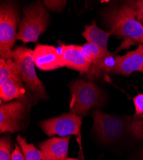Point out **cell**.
<instances>
[{"mask_svg": "<svg viewBox=\"0 0 143 160\" xmlns=\"http://www.w3.org/2000/svg\"><path fill=\"white\" fill-rule=\"evenodd\" d=\"M66 160H79L78 159H75V158H68Z\"/></svg>", "mask_w": 143, "mask_h": 160, "instance_id": "cell-24", "label": "cell"}, {"mask_svg": "<svg viewBox=\"0 0 143 160\" xmlns=\"http://www.w3.org/2000/svg\"><path fill=\"white\" fill-rule=\"evenodd\" d=\"M21 76L18 66L13 59L0 60V83L5 80L12 78Z\"/></svg>", "mask_w": 143, "mask_h": 160, "instance_id": "cell-18", "label": "cell"}, {"mask_svg": "<svg viewBox=\"0 0 143 160\" xmlns=\"http://www.w3.org/2000/svg\"><path fill=\"white\" fill-rule=\"evenodd\" d=\"M135 113L128 117V131L132 137L137 140L143 139V94H139L133 98Z\"/></svg>", "mask_w": 143, "mask_h": 160, "instance_id": "cell-15", "label": "cell"}, {"mask_svg": "<svg viewBox=\"0 0 143 160\" xmlns=\"http://www.w3.org/2000/svg\"><path fill=\"white\" fill-rule=\"evenodd\" d=\"M93 118V130L100 139L105 143H111L120 139L126 129L128 130V117L107 114L100 109L91 113Z\"/></svg>", "mask_w": 143, "mask_h": 160, "instance_id": "cell-7", "label": "cell"}, {"mask_svg": "<svg viewBox=\"0 0 143 160\" xmlns=\"http://www.w3.org/2000/svg\"><path fill=\"white\" fill-rule=\"evenodd\" d=\"M12 59L18 66L25 86L35 99L37 101L46 100L48 94L35 69L33 51L24 46H16L12 50Z\"/></svg>", "mask_w": 143, "mask_h": 160, "instance_id": "cell-4", "label": "cell"}, {"mask_svg": "<svg viewBox=\"0 0 143 160\" xmlns=\"http://www.w3.org/2000/svg\"><path fill=\"white\" fill-rule=\"evenodd\" d=\"M115 66V56L114 54L104 55L96 62L91 64L86 73V78L96 81L104 76L112 74Z\"/></svg>", "mask_w": 143, "mask_h": 160, "instance_id": "cell-16", "label": "cell"}, {"mask_svg": "<svg viewBox=\"0 0 143 160\" xmlns=\"http://www.w3.org/2000/svg\"><path fill=\"white\" fill-rule=\"evenodd\" d=\"M23 83L21 76L10 78L0 83L1 101L6 102L13 99H21L35 104L37 100L32 95H29L28 90Z\"/></svg>", "mask_w": 143, "mask_h": 160, "instance_id": "cell-11", "label": "cell"}, {"mask_svg": "<svg viewBox=\"0 0 143 160\" xmlns=\"http://www.w3.org/2000/svg\"><path fill=\"white\" fill-rule=\"evenodd\" d=\"M67 3L66 1H61V0H46L43 1V4L48 9L55 11L61 12Z\"/></svg>", "mask_w": 143, "mask_h": 160, "instance_id": "cell-21", "label": "cell"}, {"mask_svg": "<svg viewBox=\"0 0 143 160\" xmlns=\"http://www.w3.org/2000/svg\"><path fill=\"white\" fill-rule=\"evenodd\" d=\"M17 39L24 44L35 43L49 24V14L43 3L37 2L23 8Z\"/></svg>", "mask_w": 143, "mask_h": 160, "instance_id": "cell-3", "label": "cell"}, {"mask_svg": "<svg viewBox=\"0 0 143 160\" xmlns=\"http://www.w3.org/2000/svg\"><path fill=\"white\" fill-rule=\"evenodd\" d=\"M71 136L54 137L38 143L43 160H66Z\"/></svg>", "mask_w": 143, "mask_h": 160, "instance_id": "cell-13", "label": "cell"}, {"mask_svg": "<svg viewBox=\"0 0 143 160\" xmlns=\"http://www.w3.org/2000/svg\"><path fill=\"white\" fill-rule=\"evenodd\" d=\"M103 19L112 35L123 38L120 49L137 42L143 44V25L137 20L130 1L108 7L103 12Z\"/></svg>", "mask_w": 143, "mask_h": 160, "instance_id": "cell-1", "label": "cell"}, {"mask_svg": "<svg viewBox=\"0 0 143 160\" xmlns=\"http://www.w3.org/2000/svg\"><path fill=\"white\" fill-rule=\"evenodd\" d=\"M12 160H25L20 146L18 144H16L15 149L12 151Z\"/></svg>", "mask_w": 143, "mask_h": 160, "instance_id": "cell-23", "label": "cell"}, {"mask_svg": "<svg viewBox=\"0 0 143 160\" xmlns=\"http://www.w3.org/2000/svg\"><path fill=\"white\" fill-rule=\"evenodd\" d=\"M60 55L64 67L79 72L81 74H86L89 69L90 63L84 56L82 46L61 44Z\"/></svg>", "mask_w": 143, "mask_h": 160, "instance_id": "cell-12", "label": "cell"}, {"mask_svg": "<svg viewBox=\"0 0 143 160\" xmlns=\"http://www.w3.org/2000/svg\"><path fill=\"white\" fill-rule=\"evenodd\" d=\"M134 8L137 20L143 25V0L137 1H130Z\"/></svg>", "mask_w": 143, "mask_h": 160, "instance_id": "cell-22", "label": "cell"}, {"mask_svg": "<svg viewBox=\"0 0 143 160\" xmlns=\"http://www.w3.org/2000/svg\"><path fill=\"white\" fill-rule=\"evenodd\" d=\"M71 93L70 112L80 117L85 116L93 107H101L105 96L98 86L92 81L75 79L69 85Z\"/></svg>", "mask_w": 143, "mask_h": 160, "instance_id": "cell-2", "label": "cell"}, {"mask_svg": "<svg viewBox=\"0 0 143 160\" xmlns=\"http://www.w3.org/2000/svg\"><path fill=\"white\" fill-rule=\"evenodd\" d=\"M20 12L16 3L2 2L0 6V57L12 59V48L17 40Z\"/></svg>", "mask_w": 143, "mask_h": 160, "instance_id": "cell-5", "label": "cell"}, {"mask_svg": "<svg viewBox=\"0 0 143 160\" xmlns=\"http://www.w3.org/2000/svg\"><path fill=\"white\" fill-rule=\"evenodd\" d=\"M82 50L85 57L91 63V64L96 62L103 56L108 55L104 54L98 47L94 44L89 42L84 44L82 46Z\"/></svg>", "mask_w": 143, "mask_h": 160, "instance_id": "cell-19", "label": "cell"}, {"mask_svg": "<svg viewBox=\"0 0 143 160\" xmlns=\"http://www.w3.org/2000/svg\"><path fill=\"white\" fill-rule=\"evenodd\" d=\"M12 145L9 136H3L0 139V160H12Z\"/></svg>", "mask_w": 143, "mask_h": 160, "instance_id": "cell-20", "label": "cell"}, {"mask_svg": "<svg viewBox=\"0 0 143 160\" xmlns=\"http://www.w3.org/2000/svg\"><path fill=\"white\" fill-rule=\"evenodd\" d=\"M135 71L143 73V44H141L135 50L125 55L115 56V66L112 74L128 76Z\"/></svg>", "mask_w": 143, "mask_h": 160, "instance_id": "cell-10", "label": "cell"}, {"mask_svg": "<svg viewBox=\"0 0 143 160\" xmlns=\"http://www.w3.org/2000/svg\"><path fill=\"white\" fill-rule=\"evenodd\" d=\"M82 124V117L69 112L43 121L39 122V126L48 137H67L80 136Z\"/></svg>", "mask_w": 143, "mask_h": 160, "instance_id": "cell-8", "label": "cell"}, {"mask_svg": "<svg viewBox=\"0 0 143 160\" xmlns=\"http://www.w3.org/2000/svg\"><path fill=\"white\" fill-rule=\"evenodd\" d=\"M33 51L35 66L39 69L48 71L64 67L60 53L54 46L38 44Z\"/></svg>", "mask_w": 143, "mask_h": 160, "instance_id": "cell-9", "label": "cell"}, {"mask_svg": "<svg viewBox=\"0 0 143 160\" xmlns=\"http://www.w3.org/2000/svg\"><path fill=\"white\" fill-rule=\"evenodd\" d=\"M111 35V33L105 32L100 28L95 21H93L90 25H86L85 31L82 33L87 42L98 47L105 55L111 54L107 48L109 39Z\"/></svg>", "mask_w": 143, "mask_h": 160, "instance_id": "cell-14", "label": "cell"}, {"mask_svg": "<svg viewBox=\"0 0 143 160\" xmlns=\"http://www.w3.org/2000/svg\"><path fill=\"white\" fill-rule=\"evenodd\" d=\"M34 104L21 99H16L0 106V132L1 133L21 131L27 126L28 113Z\"/></svg>", "mask_w": 143, "mask_h": 160, "instance_id": "cell-6", "label": "cell"}, {"mask_svg": "<svg viewBox=\"0 0 143 160\" xmlns=\"http://www.w3.org/2000/svg\"><path fill=\"white\" fill-rule=\"evenodd\" d=\"M16 140L25 160H43L41 151L37 149L33 143H28L26 138L18 135Z\"/></svg>", "mask_w": 143, "mask_h": 160, "instance_id": "cell-17", "label": "cell"}]
</instances>
